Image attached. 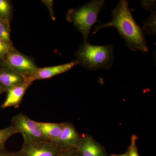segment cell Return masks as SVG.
<instances>
[{"label":"cell","mask_w":156,"mask_h":156,"mask_svg":"<svg viewBox=\"0 0 156 156\" xmlns=\"http://www.w3.org/2000/svg\"><path fill=\"white\" fill-rule=\"evenodd\" d=\"M111 12L112 16L111 21L97 26L94 34L104 27H115L120 35L125 39L126 46L130 50L147 53L148 47L144 33L134 20L128 2L126 0H121Z\"/></svg>","instance_id":"1"},{"label":"cell","mask_w":156,"mask_h":156,"mask_svg":"<svg viewBox=\"0 0 156 156\" xmlns=\"http://www.w3.org/2000/svg\"><path fill=\"white\" fill-rule=\"evenodd\" d=\"M113 52L112 45L96 46L89 43L80 45L75 56L79 64L87 69H108L114 63Z\"/></svg>","instance_id":"2"},{"label":"cell","mask_w":156,"mask_h":156,"mask_svg":"<svg viewBox=\"0 0 156 156\" xmlns=\"http://www.w3.org/2000/svg\"><path fill=\"white\" fill-rule=\"evenodd\" d=\"M105 2L104 0H94L80 7L71 9L68 11L66 19L69 22L73 23L82 34L84 44H89V32L96 22Z\"/></svg>","instance_id":"3"},{"label":"cell","mask_w":156,"mask_h":156,"mask_svg":"<svg viewBox=\"0 0 156 156\" xmlns=\"http://www.w3.org/2000/svg\"><path fill=\"white\" fill-rule=\"evenodd\" d=\"M11 126L18 133H21L23 143L48 141L40 130L37 122L27 115L20 113L14 115L11 120Z\"/></svg>","instance_id":"4"},{"label":"cell","mask_w":156,"mask_h":156,"mask_svg":"<svg viewBox=\"0 0 156 156\" xmlns=\"http://www.w3.org/2000/svg\"><path fill=\"white\" fill-rule=\"evenodd\" d=\"M2 62L3 66L9 68L26 78L38 68L32 58L20 53L15 48L6 54Z\"/></svg>","instance_id":"5"},{"label":"cell","mask_w":156,"mask_h":156,"mask_svg":"<svg viewBox=\"0 0 156 156\" xmlns=\"http://www.w3.org/2000/svg\"><path fill=\"white\" fill-rule=\"evenodd\" d=\"M62 150L55 143L41 141L23 143L18 152L20 156H57Z\"/></svg>","instance_id":"6"},{"label":"cell","mask_w":156,"mask_h":156,"mask_svg":"<svg viewBox=\"0 0 156 156\" xmlns=\"http://www.w3.org/2000/svg\"><path fill=\"white\" fill-rule=\"evenodd\" d=\"M78 64L79 62L75 60L59 65L38 68L33 73L27 78V81L33 83L34 81L38 80L51 79L55 76L66 72Z\"/></svg>","instance_id":"7"},{"label":"cell","mask_w":156,"mask_h":156,"mask_svg":"<svg viewBox=\"0 0 156 156\" xmlns=\"http://www.w3.org/2000/svg\"><path fill=\"white\" fill-rule=\"evenodd\" d=\"M81 138L75 128L69 123H64L61 135L56 144L62 150H76L81 142Z\"/></svg>","instance_id":"8"},{"label":"cell","mask_w":156,"mask_h":156,"mask_svg":"<svg viewBox=\"0 0 156 156\" xmlns=\"http://www.w3.org/2000/svg\"><path fill=\"white\" fill-rule=\"evenodd\" d=\"M32 84L27 81L23 83L9 89L6 92L7 96L5 100L0 108L3 109L12 107L14 108H19L26 92Z\"/></svg>","instance_id":"9"},{"label":"cell","mask_w":156,"mask_h":156,"mask_svg":"<svg viewBox=\"0 0 156 156\" xmlns=\"http://www.w3.org/2000/svg\"><path fill=\"white\" fill-rule=\"evenodd\" d=\"M27 81L24 76L7 67L0 68V87L4 92Z\"/></svg>","instance_id":"10"},{"label":"cell","mask_w":156,"mask_h":156,"mask_svg":"<svg viewBox=\"0 0 156 156\" xmlns=\"http://www.w3.org/2000/svg\"><path fill=\"white\" fill-rule=\"evenodd\" d=\"M76 151L81 156H105L102 147L88 135L81 139Z\"/></svg>","instance_id":"11"},{"label":"cell","mask_w":156,"mask_h":156,"mask_svg":"<svg viewBox=\"0 0 156 156\" xmlns=\"http://www.w3.org/2000/svg\"><path fill=\"white\" fill-rule=\"evenodd\" d=\"M42 133L48 141L56 144L62 132L64 123H56L37 122Z\"/></svg>","instance_id":"12"},{"label":"cell","mask_w":156,"mask_h":156,"mask_svg":"<svg viewBox=\"0 0 156 156\" xmlns=\"http://www.w3.org/2000/svg\"><path fill=\"white\" fill-rule=\"evenodd\" d=\"M13 11L11 1L0 0V20L10 25Z\"/></svg>","instance_id":"13"},{"label":"cell","mask_w":156,"mask_h":156,"mask_svg":"<svg viewBox=\"0 0 156 156\" xmlns=\"http://www.w3.org/2000/svg\"><path fill=\"white\" fill-rule=\"evenodd\" d=\"M156 11L152 12L151 14L145 22L144 23L143 31H144L148 35L154 37L156 35Z\"/></svg>","instance_id":"14"},{"label":"cell","mask_w":156,"mask_h":156,"mask_svg":"<svg viewBox=\"0 0 156 156\" xmlns=\"http://www.w3.org/2000/svg\"><path fill=\"white\" fill-rule=\"evenodd\" d=\"M17 133H18V132L11 125L7 128L1 129L0 130V150L5 148V145L7 140L11 136Z\"/></svg>","instance_id":"15"},{"label":"cell","mask_w":156,"mask_h":156,"mask_svg":"<svg viewBox=\"0 0 156 156\" xmlns=\"http://www.w3.org/2000/svg\"><path fill=\"white\" fill-rule=\"evenodd\" d=\"M10 33V25H8L0 20V37L6 43L13 44L11 41Z\"/></svg>","instance_id":"16"},{"label":"cell","mask_w":156,"mask_h":156,"mask_svg":"<svg viewBox=\"0 0 156 156\" xmlns=\"http://www.w3.org/2000/svg\"><path fill=\"white\" fill-rule=\"evenodd\" d=\"M14 48L13 44L6 43L0 37V61H2L6 54Z\"/></svg>","instance_id":"17"},{"label":"cell","mask_w":156,"mask_h":156,"mask_svg":"<svg viewBox=\"0 0 156 156\" xmlns=\"http://www.w3.org/2000/svg\"><path fill=\"white\" fill-rule=\"evenodd\" d=\"M141 7L148 11L153 12L156 11L155 1H141Z\"/></svg>","instance_id":"18"},{"label":"cell","mask_w":156,"mask_h":156,"mask_svg":"<svg viewBox=\"0 0 156 156\" xmlns=\"http://www.w3.org/2000/svg\"><path fill=\"white\" fill-rule=\"evenodd\" d=\"M131 146L128 152V156H139L137 153V149L135 145V138H132Z\"/></svg>","instance_id":"19"},{"label":"cell","mask_w":156,"mask_h":156,"mask_svg":"<svg viewBox=\"0 0 156 156\" xmlns=\"http://www.w3.org/2000/svg\"><path fill=\"white\" fill-rule=\"evenodd\" d=\"M0 156H20L19 152H10L6 150L5 148L0 150Z\"/></svg>","instance_id":"20"},{"label":"cell","mask_w":156,"mask_h":156,"mask_svg":"<svg viewBox=\"0 0 156 156\" xmlns=\"http://www.w3.org/2000/svg\"><path fill=\"white\" fill-rule=\"evenodd\" d=\"M43 3H44L45 5L48 6V9H50V15L52 17V19L55 20V18L54 17V14H53V1H43Z\"/></svg>","instance_id":"21"},{"label":"cell","mask_w":156,"mask_h":156,"mask_svg":"<svg viewBox=\"0 0 156 156\" xmlns=\"http://www.w3.org/2000/svg\"><path fill=\"white\" fill-rule=\"evenodd\" d=\"M73 150H62L57 156H71Z\"/></svg>","instance_id":"22"},{"label":"cell","mask_w":156,"mask_h":156,"mask_svg":"<svg viewBox=\"0 0 156 156\" xmlns=\"http://www.w3.org/2000/svg\"><path fill=\"white\" fill-rule=\"evenodd\" d=\"M114 156H128V152H126V153Z\"/></svg>","instance_id":"23"},{"label":"cell","mask_w":156,"mask_h":156,"mask_svg":"<svg viewBox=\"0 0 156 156\" xmlns=\"http://www.w3.org/2000/svg\"><path fill=\"white\" fill-rule=\"evenodd\" d=\"M71 156H81L80 155V154H74V153L73 152Z\"/></svg>","instance_id":"24"},{"label":"cell","mask_w":156,"mask_h":156,"mask_svg":"<svg viewBox=\"0 0 156 156\" xmlns=\"http://www.w3.org/2000/svg\"><path fill=\"white\" fill-rule=\"evenodd\" d=\"M4 92V91H3V89H2V88H1V87H0V95H1V94H2Z\"/></svg>","instance_id":"25"}]
</instances>
